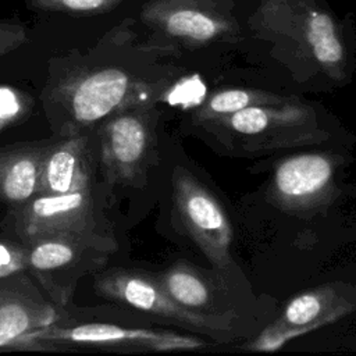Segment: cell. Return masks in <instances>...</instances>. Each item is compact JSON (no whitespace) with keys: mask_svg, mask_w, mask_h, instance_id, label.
Masks as SVG:
<instances>
[{"mask_svg":"<svg viewBox=\"0 0 356 356\" xmlns=\"http://www.w3.org/2000/svg\"><path fill=\"white\" fill-rule=\"evenodd\" d=\"M57 320L56 309L25 285L0 286V350H36L29 334Z\"/></svg>","mask_w":356,"mask_h":356,"instance_id":"9","label":"cell"},{"mask_svg":"<svg viewBox=\"0 0 356 356\" xmlns=\"http://www.w3.org/2000/svg\"><path fill=\"white\" fill-rule=\"evenodd\" d=\"M174 203L182 227L217 267L231 264L232 227L218 200L188 170L174 174Z\"/></svg>","mask_w":356,"mask_h":356,"instance_id":"4","label":"cell"},{"mask_svg":"<svg viewBox=\"0 0 356 356\" xmlns=\"http://www.w3.org/2000/svg\"><path fill=\"white\" fill-rule=\"evenodd\" d=\"M92 165L88 154V138L74 135L63 142L46 146L39 193H70L90 189Z\"/></svg>","mask_w":356,"mask_h":356,"instance_id":"10","label":"cell"},{"mask_svg":"<svg viewBox=\"0 0 356 356\" xmlns=\"http://www.w3.org/2000/svg\"><path fill=\"white\" fill-rule=\"evenodd\" d=\"M28 243L29 268L39 274L68 267L79 259L85 249L95 248L99 250H110L114 245L110 239L99 234H50L38 236Z\"/></svg>","mask_w":356,"mask_h":356,"instance_id":"12","label":"cell"},{"mask_svg":"<svg viewBox=\"0 0 356 356\" xmlns=\"http://www.w3.org/2000/svg\"><path fill=\"white\" fill-rule=\"evenodd\" d=\"M153 145L150 108L134 106L110 115L100 134L102 164L113 184H134L145 170Z\"/></svg>","mask_w":356,"mask_h":356,"instance_id":"5","label":"cell"},{"mask_svg":"<svg viewBox=\"0 0 356 356\" xmlns=\"http://www.w3.org/2000/svg\"><path fill=\"white\" fill-rule=\"evenodd\" d=\"M33 99L10 85H0V132L24 121L33 108Z\"/></svg>","mask_w":356,"mask_h":356,"instance_id":"19","label":"cell"},{"mask_svg":"<svg viewBox=\"0 0 356 356\" xmlns=\"http://www.w3.org/2000/svg\"><path fill=\"white\" fill-rule=\"evenodd\" d=\"M29 341L36 350L47 349V345H85L121 350H191L203 348L200 338L178 334L167 330L131 328L104 323H88L72 327L50 324L29 334Z\"/></svg>","mask_w":356,"mask_h":356,"instance_id":"2","label":"cell"},{"mask_svg":"<svg viewBox=\"0 0 356 356\" xmlns=\"http://www.w3.org/2000/svg\"><path fill=\"white\" fill-rule=\"evenodd\" d=\"M26 40L28 36L24 25L0 21V56L18 49Z\"/></svg>","mask_w":356,"mask_h":356,"instance_id":"21","label":"cell"},{"mask_svg":"<svg viewBox=\"0 0 356 356\" xmlns=\"http://www.w3.org/2000/svg\"><path fill=\"white\" fill-rule=\"evenodd\" d=\"M71 121L85 127L110 115L145 104L146 90L118 68L85 70L74 74L58 88Z\"/></svg>","mask_w":356,"mask_h":356,"instance_id":"3","label":"cell"},{"mask_svg":"<svg viewBox=\"0 0 356 356\" xmlns=\"http://www.w3.org/2000/svg\"><path fill=\"white\" fill-rule=\"evenodd\" d=\"M120 0H26L29 10L65 13L71 15H96L115 7Z\"/></svg>","mask_w":356,"mask_h":356,"instance_id":"18","label":"cell"},{"mask_svg":"<svg viewBox=\"0 0 356 356\" xmlns=\"http://www.w3.org/2000/svg\"><path fill=\"white\" fill-rule=\"evenodd\" d=\"M29 268L28 246L0 241V280L11 278Z\"/></svg>","mask_w":356,"mask_h":356,"instance_id":"20","label":"cell"},{"mask_svg":"<svg viewBox=\"0 0 356 356\" xmlns=\"http://www.w3.org/2000/svg\"><path fill=\"white\" fill-rule=\"evenodd\" d=\"M335 163L330 154L305 153L281 160L273 175L274 202L289 211H305L324 203L334 189Z\"/></svg>","mask_w":356,"mask_h":356,"instance_id":"8","label":"cell"},{"mask_svg":"<svg viewBox=\"0 0 356 356\" xmlns=\"http://www.w3.org/2000/svg\"><path fill=\"white\" fill-rule=\"evenodd\" d=\"M288 100L285 97L270 95L266 92H256L248 89H227L211 95L200 108L195 113V120L199 122H210L220 117L234 114L246 107L260 104H282Z\"/></svg>","mask_w":356,"mask_h":356,"instance_id":"15","label":"cell"},{"mask_svg":"<svg viewBox=\"0 0 356 356\" xmlns=\"http://www.w3.org/2000/svg\"><path fill=\"white\" fill-rule=\"evenodd\" d=\"M156 278L163 289L186 309L202 312L210 303V288L206 280L188 264H175Z\"/></svg>","mask_w":356,"mask_h":356,"instance_id":"14","label":"cell"},{"mask_svg":"<svg viewBox=\"0 0 356 356\" xmlns=\"http://www.w3.org/2000/svg\"><path fill=\"white\" fill-rule=\"evenodd\" d=\"M46 146L19 145L0 149V200L15 207L39 195Z\"/></svg>","mask_w":356,"mask_h":356,"instance_id":"11","label":"cell"},{"mask_svg":"<svg viewBox=\"0 0 356 356\" xmlns=\"http://www.w3.org/2000/svg\"><path fill=\"white\" fill-rule=\"evenodd\" d=\"M165 29L174 36H184L193 40L204 42L216 36L218 26L210 17L199 11L181 10L172 13L167 18Z\"/></svg>","mask_w":356,"mask_h":356,"instance_id":"17","label":"cell"},{"mask_svg":"<svg viewBox=\"0 0 356 356\" xmlns=\"http://www.w3.org/2000/svg\"><path fill=\"white\" fill-rule=\"evenodd\" d=\"M306 36L314 58L323 67L339 65L343 58V49L328 15L320 13L312 14Z\"/></svg>","mask_w":356,"mask_h":356,"instance_id":"16","label":"cell"},{"mask_svg":"<svg viewBox=\"0 0 356 356\" xmlns=\"http://www.w3.org/2000/svg\"><path fill=\"white\" fill-rule=\"evenodd\" d=\"M17 232L28 242L50 234L95 235V199L90 189L39 193L17 207Z\"/></svg>","mask_w":356,"mask_h":356,"instance_id":"7","label":"cell"},{"mask_svg":"<svg viewBox=\"0 0 356 356\" xmlns=\"http://www.w3.org/2000/svg\"><path fill=\"white\" fill-rule=\"evenodd\" d=\"M309 110L298 103H282V104H260L246 107L229 115L220 117L214 121L231 132L243 136H254L268 132L274 128L291 127L302 124L307 120Z\"/></svg>","mask_w":356,"mask_h":356,"instance_id":"13","label":"cell"},{"mask_svg":"<svg viewBox=\"0 0 356 356\" xmlns=\"http://www.w3.org/2000/svg\"><path fill=\"white\" fill-rule=\"evenodd\" d=\"M99 295L127 305L188 330L204 332L216 338L232 334L231 320L225 316L206 314L178 305L160 285L157 278L132 270H110L95 281Z\"/></svg>","mask_w":356,"mask_h":356,"instance_id":"1","label":"cell"},{"mask_svg":"<svg viewBox=\"0 0 356 356\" xmlns=\"http://www.w3.org/2000/svg\"><path fill=\"white\" fill-rule=\"evenodd\" d=\"M356 309L348 298L339 295L331 285L306 291L291 299L282 314L245 348L273 352L291 339L334 323Z\"/></svg>","mask_w":356,"mask_h":356,"instance_id":"6","label":"cell"}]
</instances>
